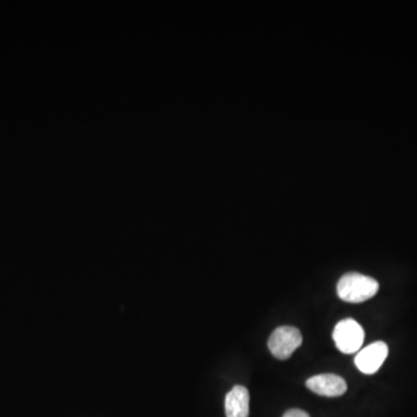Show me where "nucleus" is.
Masks as SVG:
<instances>
[{"label":"nucleus","mask_w":417,"mask_h":417,"mask_svg":"<svg viewBox=\"0 0 417 417\" xmlns=\"http://www.w3.org/2000/svg\"><path fill=\"white\" fill-rule=\"evenodd\" d=\"M379 283L375 278L357 273L343 275L338 283V295L347 303H363L376 296Z\"/></svg>","instance_id":"obj_1"},{"label":"nucleus","mask_w":417,"mask_h":417,"mask_svg":"<svg viewBox=\"0 0 417 417\" xmlns=\"http://www.w3.org/2000/svg\"><path fill=\"white\" fill-rule=\"evenodd\" d=\"M364 329L354 319H344L333 331L335 345L343 354H354L363 345Z\"/></svg>","instance_id":"obj_2"},{"label":"nucleus","mask_w":417,"mask_h":417,"mask_svg":"<svg viewBox=\"0 0 417 417\" xmlns=\"http://www.w3.org/2000/svg\"><path fill=\"white\" fill-rule=\"evenodd\" d=\"M303 343V336L299 329L291 326H283L275 329L268 340V347L271 354L278 360H287Z\"/></svg>","instance_id":"obj_3"},{"label":"nucleus","mask_w":417,"mask_h":417,"mask_svg":"<svg viewBox=\"0 0 417 417\" xmlns=\"http://www.w3.org/2000/svg\"><path fill=\"white\" fill-rule=\"evenodd\" d=\"M387 356H389L387 344L382 341L375 342L357 354L355 364L360 372L373 375L382 367Z\"/></svg>","instance_id":"obj_4"},{"label":"nucleus","mask_w":417,"mask_h":417,"mask_svg":"<svg viewBox=\"0 0 417 417\" xmlns=\"http://www.w3.org/2000/svg\"><path fill=\"white\" fill-rule=\"evenodd\" d=\"M306 386H307V389H311L316 394L329 396V398L341 396L347 392L345 380L342 377L331 375V373L311 377L306 382Z\"/></svg>","instance_id":"obj_5"},{"label":"nucleus","mask_w":417,"mask_h":417,"mask_svg":"<svg viewBox=\"0 0 417 417\" xmlns=\"http://www.w3.org/2000/svg\"><path fill=\"white\" fill-rule=\"evenodd\" d=\"M225 413L227 417H249V389L244 386H234L225 399Z\"/></svg>","instance_id":"obj_6"},{"label":"nucleus","mask_w":417,"mask_h":417,"mask_svg":"<svg viewBox=\"0 0 417 417\" xmlns=\"http://www.w3.org/2000/svg\"><path fill=\"white\" fill-rule=\"evenodd\" d=\"M283 417H309V415L302 409H290L284 414Z\"/></svg>","instance_id":"obj_7"}]
</instances>
